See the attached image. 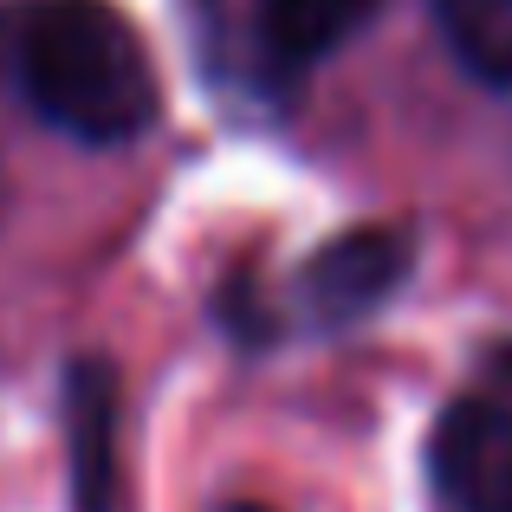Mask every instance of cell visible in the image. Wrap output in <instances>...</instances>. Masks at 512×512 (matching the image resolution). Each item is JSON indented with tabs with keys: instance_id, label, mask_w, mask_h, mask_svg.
Wrapping results in <instances>:
<instances>
[{
	"instance_id": "277c9868",
	"label": "cell",
	"mask_w": 512,
	"mask_h": 512,
	"mask_svg": "<svg viewBox=\"0 0 512 512\" xmlns=\"http://www.w3.org/2000/svg\"><path fill=\"white\" fill-rule=\"evenodd\" d=\"M65 415V474H72V512H117L124 474H117V370L104 357H78L59 389Z\"/></svg>"
},
{
	"instance_id": "ba28073f",
	"label": "cell",
	"mask_w": 512,
	"mask_h": 512,
	"mask_svg": "<svg viewBox=\"0 0 512 512\" xmlns=\"http://www.w3.org/2000/svg\"><path fill=\"white\" fill-rule=\"evenodd\" d=\"M221 512H273V506H260V500H227Z\"/></svg>"
},
{
	"instance_id": "8992f818",
	"label": "cell",
	"mask_w": 512,
	"mask_h": 512,
	"mask_svg": "<svg viewBox=\"0 0 512 512\" xmlns=\"http://www.w3.org/2000/svg\"><path fill=\"white\" fill-rule=\"evenodd\" d=\"M454 59L493 91H512V0H435Z\"/></svg>"
},
{
	"instance_id": "7a4b0ae2",
	"label": "cell",
	"mask_w": 512,
	"mask_h": 512,
	"mask_svg": "<svg viewBox=\"0 0 512 512\" xmlns=\"http://www.w3.org/2000/svg\"><path fill=\"white\" fill-rule=\"evenodd\" d=\"M415 266V234L402 221H370V227H350V234L325 240V247L305 260L299 273V299L318 325L344 331L376 318L389 299L402 292Z\"/></svg>"
},
{
	"instance_id": "5b68a950",
	"label": "cell",
	"mask_w": 512,
	"mask_h": 512,
	"mask_svg": "<svg viewBox=\"0 0 512 512\" xmlns=\"http://www.w3.org/2000/svg\"><path fill=\"white\" fill-rule=\"evenodd\" d=\"M376 13V0H260V46L273 65H318Z\"/></svg>"
},
{
	"instance_id": "3957f363",
	"label": "cell",
	"mask_w": 512,
	"mask_h": 512,
	"mask_svg": "<svg viewBox=\"0 0 512 512\" xmlns=\"http://www.w3.org/2000/svg\"><path fill=\"white\" fill-rule=\"evenodd\" d=\"M428 467H435V487L461 512H512V402H448L435 441H428Z\"/></svg>"
},
{
	"instance_id": "52a82bcc",
	"label": "cell",
	"mask_w": 512,
	"mask_h": 512,
	"mask_svg": "<svg viewBox=\"0 0 512 512\" xmlns=\"http://www.w3.org/2000/svg\"><path fill=\"white\" fill-rule=\"evenodd\" d=\"M493 370H500V383H512V338L493 344Z\"/></svg>"
},
{
	"instance_id": "6da1fadb",
	"label": "cell",
	"mask_w": 512,
	"mask_h": 512,
	"mask_svg": "<svg viewBox=\"0 0 512 512\" xmlns=\"http://www.w3.org/2000/svg\"><path fill=\"white\" fill-rule=\"evenodd\" d=\"M13 72L39 124L91 150L137 143L163 117L156 59L117 0H33L13 26Z\"/></svg>"
}]
</instances>
